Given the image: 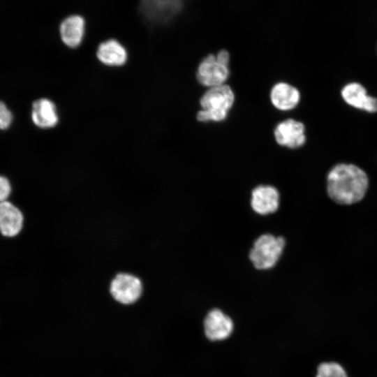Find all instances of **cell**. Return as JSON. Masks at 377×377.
<instances>
[{
    "mask_svg": "<svg viewBox=\"0 0 377 377\" xmlns=\"http://www.w3.org/2000/svg\"><path fill=\"white\" fill-rule=\"evenodd\" d=\"M368 186L367 174L353 164H338L327 175V194L338 204L351 205L360 202L364 197Z\"/></svg>",
    "mask_w": 377,
    "mask_h": 377,
    "instance_id": "1",
    "label": "cell"
},
{
    "mask_svg": "<svg viewBox=\"0 0 377 377\" xmlns=\"http://www.w3.org/2000/svg\"><path fill=\"white\" fill-rule=\"evenodd\" d=\"M187 0H138L137 12L142 21L153 28H163L183 13Z\"/></svg>",
    "mask_w": 377,
    "mask_h": 377,
    "instance_id": "2",
    "label": "cell"
},
{
    "mask_svg": "<svg viewBox=\"0 0 377 377\" xmlns=\"http://www.w3.org/2000/svg\"><path fill=\"white\" fill-rule=\"evenodd\" d=\"M235 101L232 89L226 84L210 87L201 97L202 108L197 119L202 122L224 120Z\"/></svg>",
    "mask_w": 377,
    "mask_h": 377,
    "instance_id": "3",
    "label": "cell"
},
{
    "mask_svg": "<svg viewBox=\"0 0 377 377\" xmlns=\"http://www.w3.org/2000/svg\"><path fill=\"white\" fill-rule=\"evenodd\" d=\"M286 241L282 237L263 234L254 242L249 259L255 268L266 270L276 265L284 249Z\"/></svg>",
    "mask_w": 377,
    "mask_h": 377,
    "instance_id": "4",
    "label": "cell"
},
{
    "mask_svg": "<svg viewBox=\"0 0 377 377\" xmlns=\"http://www.w3.org/2000/svg\"><path fill=\"white\" fill-rule=\"evenodd\" d=\"M142 279L128 272H118L110 280L108 292L111 297L122 305L136 303L143 294Z\"/></svg>",
    "mask_w": 377,
    "mask_h": 377,
    "instance_id": "5",
    "label": "cell"
},
{
    "mask_svg": "<svg viewBox=\"0 0 377 377\" xmlns=\"http://www.w3.org/2000/svg\"><path fill=\"white\" fill-rule=\"evenodd\" d=\"M87 31V20L79 13H72L66 16L61 20L58 27L61 43L71 50H76L82 46Z\"/></svg>",
    "mask_w": 377,
    "mask_h": 377,
    "instance_id": "6",
    "label": "cell"
},
{
    "mask_svg": "<svg viewBox=\"0 0 377 377\" xmlns=\"http://www.w3.org/2000/svg\"><path fill=\"white\" fill-rule=\"evenodd\" d=\"M228 76V66L221 63L213 54L207 55L201 61L196 73L198 82L209 88L224 84Z\"/></svg>",
    "mask_w": 377,
    "mask_h": 377,
    "instance_id": "7",
    "label": "cell"
},
{
    "mask_svg": "<svg viewBox=\"0 0 377 377\" xmlns=\"http://www.w3.org/2000/svg\"><path fill=\"white\" fill-rule=\"evenodd\" d=\"M95 54L101 63L109 66H122L126 63L128 57L126 45L119 39L113 37L98 43Z\"/></svg>",
    "mask_w": 377,
    "mask_h": 377,
    "instance_id": "8",
    "label": "cell"
},
{
    "mask_svg": "<svg viewBox=\"0 0 377 377\" xmlns=\"http://www.w3.org/2000/svg\"><path fill=\"white\" fill-rule=\"evenodd\" d=\"M278 190L270 185H259L251 191V207L258 214L267 215L275 212L279 206Z\"/></svg>",
    "mask_w": 377,
    "mask_h": 377,
    "instance_id": "9",
    "label": "cell"
},
{
    "mask_svg": "<svg viewBox=\"0 0 377 377\" xmlns=\"http://www.w3.org/2000/svg\"><path fill=\"white\" fill-rule=\"evenodd\" d=\"M304 126L293 119L280 122L274 129V138L278 144L289 148L302 146L306 140Z\"/></svg>",
    "mask_w": 377,
    "mask_h": 377,
    "instance_id": "10",
    "label": "cell"
},
{
    "mask_svg": "<svg viewBox=\"0 0 377 377\" xmlns=\"http://www.w3.org/2000/svg\"><path fill=\"white\" fill-rule=\"evenodd\" d=\"M206 337L211 341H221L228 338L233 330L232 319L218 309H212L204 320Z\"/></svg>",
    "mask_w": 377,
    "mask_h": 377,
    "instance_id": "11",
    "label": "cell"
},
{
    "mask_svg": "<svg viewBox=\"0 0 377 377\" xmlns=\"http://www.w3.org/2000/svg\"><path fill=\"white\" fill-rule=\"evenodd\" d=\"M24 216L21 210L10 202H0V232L6 237H14L22 230Z\"/></svg>",
    "mask_w": 377,
    "mask_h": 377,
    "instance_id": "12",
    "label": "cell"
},
{
    "mask_svg": "<svg viewBox=\"0 0 377 377\" xmlns=\"http://www.w3.org/2000/svg\"><path fill=\"white\" fill-rule=\"evenodd\" d=\"M341 95L349 105L369 112H377V99L368 96L367 91L359 83L352 82L346 85Z\"/></svg>",
    "mask_w": 377,
    "mask_h": 377,
    "instance_id": "13",
    "label": "cell"
},
{
    "mask_svg": "<svg viewBox=\"0 0 377 377\" xmlns=\"http://www.w3.org/2000/svg\"><path fill=\"white\" fill-rule=\"evenodd\" d=\"M31 119L40 128H50L59 122L56 105L47 98H40L33 103Z\"/></svg>",
    "mask_w": 377,
    "mask_h": 377,
    "instance_id": "14",
    "label": "cell"
},
{
    "mask_svg": "<svg viewBox=\"0 0 377 377\" xmlns=\"http://www.w3.org/2000/svg\"><path fill=\"white\" fill-rule=\"evenodd\" d=\"M299 91L286 82H278L272 87L270 99L272 105L278 110L286 111L293 109L300 101Z\"/></svg>",
    "mask_w": 377,
    "mask_h": 377,
    "instance_id": "15",
    "label": "cell"
},
{
    "mask_svg": "<svg viewBox=\"0 0 377 377\" xmlns=\"http://www.w3.org/2000/svg\"><path fill=\"white\" fill-rule=\"evenodd\" d=\"M316 377H349L344 367L337 362H323L317 367Z\"/></svg>",
    "mask_w": 377,
    "mask_h": 377,
    "instance_id": "16",
    "label": "cell"
},
{
    "mask_svg": "<svg viewBox=\"0 0 377 377\" xmlns=\"http://www.w3.org/2000/svg\"><path fill=\"white\" fill-rule=\"evenodd\" d=\"M13 120L11 112L7 108L4 103L0 101V129L8 128Z\"/></svg>",
    "mask_w": 377,
    "mask_h": 377,
    "instance_id": "17",
    "label": "cell"
},
{
    "mask_svg": "<svg viewBox=\"0 0 377 377\" xmlns=\"http://www.w3.org/2000/svg\"><path fill=\"white\" fill-rule=\"evenodd\" d=\"M11 193V185L9 180L0 175V202L7 200Z\"/></svg>",
    "mask_w": 377,
    "mask_h": 377,
    "instance_id": "18",
    "label": "cell"
},
{
    "mask_svg": "<svg viewBox=\"0 0 377 377\" xmlns=\"http://www.w3.org/2000/svg\"><path fill=\"white\" fill-rule=\"evenodd\" d=\"M216 57L221 63L227 66L228 65L230 61V54L228 51L226 50H221L216 54Z\"/></svg>",
    "mask_w": 377,
    "mask_h": 377,
    "instance_id": "19",
    "label": "cell"
}]
</instances>
